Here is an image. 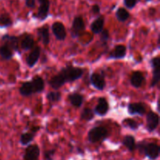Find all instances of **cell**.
Returning a JSON list of instances; mask_svg holds the SVG:
<instances>
[{
  "instance_id": "cell-1",
  "label": "cell",
  "mask_w": 160,
  "mask_h": 160,
  "mask_svg": "<svg viewBox=\"0 0 160 160\" xmlns=\"http://www.w3.org/2000/svg\"><path fill=\"white\" fill-rule=\"evenodd\" d=\"M136 148L151 160L157 159L160 155L159 145L153 142H141L138 145L136 144Z\"/></svg>"
},
{
  "instance_id": "cell-2",
  "label": "cell",
  "mask_w": 160,
  "mask_h": 160,
  "mask_svg": "<svg viewBox=\"0 0 160 160\" xmlns=\"http://www.w3.org/2000/svg\"><path fill=\"white\" fill-rule=\"evenodd\" d=\"M59 73L62 75L66 83H70L73 82L81 78L84 74V70L78 67H73V66H67L63 69H62Z\"/></svg>"
},
{
  "instance_id": "cell-3",
  "label": "cell",
  "mask_w": 160,
  "mask_h": 160,
  "mask_svg": "<svg viewBox=\"0 0 160 160\" xmlns=\"http://www.w3.org/2000/svg\"><path fill=\"white\" fill-rule=\"evenodd\" d=\"M107 129L104 127H95L92 128L88 134V139L91 143H97L100 141L105 140L108 137Z\"/></svg>"
},
{
  "instance_id": "cell-4",
  "label": "cell",
  "mask_w": 160,
  "mask_h": 160,
  "mask_svg": "<svg viewBox=\"0 0 160 160\" xmlns=\"http://www.w3.org/2000/svg\"><path fill=\"white\" fill-rule=\"evenodd\" d=\"M151 65L153 69V78L151 87H155L159 84L160 81V59L159 56L152 59Z\"/></svg>"
},
{
  "instance_id": "cell-5",
  "label": "cell",
  "mask_w": 160,
  "mask_h": 160,
  "mask_svg": "<svg viewBox=\"0 0 160 160\" xmlns=\"http://www.w3.org/2000/svg\"><path fill=\"white\" fill-rule=\"evenodd\" d=\"M85 28L84 20L81 17H76L72 23L71 35L73 38H77L80 35L81 32H83Z\"/></svg>"
},
{
  "instance_id": "cell-6",
  "label": "cell",
  "mask_w": 160,
  "mask_h": 160,
  "mask_svg": "<svg viewBox=\"0 0 160 160\" xmlns=\"http://www.w3.org/2000/svg\"><path fill=\"white\" fill-rule=\"evenodd\" d=\"M40 156V148L37 145H28L23 155V160H38Z\"/></svg>"
},
{
  "instance_id": "cell-7",
  "label": "cell",
  "mask_w": 160,
  "mask_h": 160,
  "mask_svg": "<svg viewBox=\"0 0 160 160\" xmlns=\"http://www.w3.org/2000/svg\"><path fill=\"white\" fill-rule=\"evenodd\" d=\"M147 126L146 128L149 132H152L159 124V117L157 113L154 112H149L147 114L146 117Z\"/></svg>"
},
{
  "instance_id": "cell-8",
  "label": "cell",
  "mask_w": 160,
  "mask_h": 160,
  "mask_svg": "<svg viewBox=\"0 0 160 160\" xmlns=\"http://www.w3.org/2000/svg\"><path fill=\"white\" fill-rule=\"evenodd\" d=\"M90 83L95 88L102 91L106 87V80L103 75L94 73L90 77Z\"/></svg>"
},
{
  "instance_id": "cell-9",
  "label": "cell",
  "mask_w": 160,
  "mask_h": 160,
  "mask_svg": "<svg viewBox=\"0 0 160 160\" xmlns=\"http://www.w3.org/2000/svg\"><path fill=\"white\" fill-rule=\"evenodd\" d=\"M52 33L54 34L56 39L59 41H63L67 38V31L65 27L61 22H55L52 26Z\"/></svg>"
},
{
  "instance_id": "cell-10",
  "label": "cell",
  "mask_w": 160,
  "mask_h": 160,
  "mask_svg": "<svg viewBox=\"0 0 160 160\" xmlns=\"http://www.w3.org/2000/svg\"><path fill=\"white\" fill-rule=\"evenodd\" d=\"M109 108V103H108L107 100L103 97H101L98 99V103H97V106H95L94 112L98 116L103 117L107 114Z\"/></svg>"
},
{
  "instance_id": "cell-11",
  "label": "cell",
  "mask_w": 160,
  "mask_h": 160,
  "mask_svg": "<svg viewBox=\"0 0 160 160\" xmlns=\"http://www.w3.org/2000/svg\"><path fill=\"white\" fill-rule=\"evenodd\" d=\"M41 55V48L40 47L37 46L29 53L28 56H27L26 62L27 64L29 67L32 68L34 65L38 62L39 58H40Z\"/></svg>"
},
{
  "instance_id": "cell-12",
  "label": "cell",
  "mask_w": 160,
  "mask_h": 160,
  "mask_svg": "<svg viewBox=\"0 0 160 160\" xmlns=\"http://www.w3.org/2000/svg\"><path fill=\"white\" fill-rule=\"evenodd\" d=\"M128 110L131 115L143 116L145 113V112H146L145 105L141 102L131 103L128 106Z\"/></svg>"
},
{
  "instance_id": "cell-13",
  "label": "cell",
  "mask_w": 160,
  "mask_h": 160,
  "mask_svg": "<svg viewBox=\"0 0 160 160\" xmlns=\"http://www.w3.org/2000/svg\"><path fill=\"white\" fill-rule=\"evenodd\" d=\"M127 48L124 45H119L114 48V49L109 53V59H123L126 56Z\"/></svg>"
},
{
  "instance_id": "cell-14",
  "label": "cell",
  "mask_w": 160,
  "mask_h": 160,
  "mask_svg": "<svg viewBox=\"0 0 160 160\" xmlns=\"http://www.w3.org/2000/svg\"><path fill=\"white\" fill-rule=\"evenodd\" d=\"M2 40L5 42L4 44L7 45L12 50L18 51V39L16 36L4 34L2 37Z\"/></svg>"
},
{
  "instance_id": "cell-15",
  "label": "cell",
  "mask_w": 160,
  "mask_h": 160,
  "mask_svg": "<svg viewBox=\"0 0 160 160\" xmlns=\"http://www.w3.org/2000/svg\"><path fill=\"white\" fill-rule=\"evenodd\" d=\"M48 84L51 86V88L57 90V89L60 88L61 87H62L66 84V81L63 77H62V75L60 73H59L57 75L51 78Z\"/></svg>"
},
{
  "instance_id": "cell-16",
  "label": "cell",
  "mask_w": 160,
  "mask_h": 160,
  "mask_svg": "<svg viewBox=\"0 0 160 160\" xmlns=\"http://www.w3.org/2000/svg\"><path fill=\"white\" fill-rule=\"evenodd\" d=\"M49 7H50V2L48 0L44 2L40 3V6L38 10L37 17L40 19L41 20H44L46 19L47 16H48V12H49Z\"/></svg>"
},
{
  "instance_id": "cell-17",
  "label": "cell",
  "mask_w": 160,
  "mask_h": 160,
  "mask_svg": "<svg viewBox=\"0 0 160 160\" xmlns=\"http://www.w3.org/2000/svg\"><path fill=\"white\" fill-rule=\"evenodd\" d=\"M143 74L140 71H135L132 73L131 78V84L134 88H140L144 83Z\"/></svg>"
},
{
  "instance_id": "cell-18",
  "label": "cell",
  "mask_w": 160,
  "mask_h": 160,
  "mask_svg": "<svg viewBox=\"0 0 160 160\" xmlns=\"http://www.w3.org/2000/svg\"><path fill=\"white\" fill-rule=\"evenodd\" d=\"M33 86L34 93H40L45 88V82L42 78L39 76H35L33 78L32 81H31Z\"/></svg>"
},
{
  "instance_id": "cell-19",
  "label": "cell",
  "mask_w": 160,
  "mask_h": 160,
  "mask_svg": "<svg viewBox=\"0 0 160 160\" xmlns=\"http://www.w3.org/2000/svg\"><path fill=\"white\" fill-rule=\"evenodd\" d=\"M105 20L102 17H99L93 21V23L91 25V30L94 34H99L104 28Z\"/></svg>"
},
{
  "instance_id": "cell-20",
  "label": "cell",
  "mask_w": 160,
  "mask_h": 160,
  "mask_svg": "<svg viewBox=\"0 0 160 160\" xmlns=\"http://www.w3.org/2000/svg\"><path fill=\"white\" fill-rule=\"evenodd\" d=\"M68 98L70 104L76 108L81 107L83 102H84V97L79 93L71 94V95H69Z\"/></svg>"
},
{
  "instance_id": "cell-21",
  "label": "cell",
  "mask_w": 160,
  "mask_h": 160,
  "mask_svg": "<svg viewBox=\"0 0 160 160\" xmlns=\"http://www.w3.org/2000/svg\"><path fill=\"white\" fill-rule=\"evenodd\" d=\"M122 144L124 145L130 152H134L136 149L135 138L132 135H127L123 138Z\"/></svg>"
},
{
  "instance_id": "cell-22",
  "label": "cell",
  "mask_w": 160,
  "mask_h": 160,
  "mask_svg": "<svg viewBox=\"0 0 160 160\" xmlns=\"http://www.w3.org/2000/svg\"><path fill=\"white\" fill-rule=\"evenodd\" d=\"M38 34L39 38L41 39V41H42V42L44 45H48L50 41V37L48 27L45 26L43 27V28H39L38 31Z\"/></svg>"
},
{
  "instance_id": "cell-23",
  "label": "cell",
  "mask_w": 160,
  "mask_h": 160,
  "mask_svg": "<svg viewBox=\"0 0 160 160\" xmlns=\"http://www.w3.org/2000/svg\"><path fill=\"white\" fill-rule=\"evenodd\" d=\"M20 93L22 96H30L32 95L34 92V89H33V86L31 84V82L27 81L22 84V85L20 88Z\"/></svg>"
},
{
  "instance_id": "cell-24",
  "label": "cell",
  "mask_w": 160,
  "mask_h": 160,
  "mask_svg": "<svg viewBox=\"0 0 160 160\" xmlns=\"http://www.w3.org/2000/svg\"><path fill=\"white\" fill-rule=\"evenodd\" d=\"M0 56L4 60H9L13 56V53L12 49L7 45L4 44L0 46Z\"/></svg>"
},
{
  "instance_id": "cell-25",
  "label": "cell",
  "mask_w": 160,
  "mask_h": 160,
  "mask_svg": "<svg viewBox=\"0 0 160 160\" xmlns=\"http://www.w3.org/2000/svg\"><path fill=\"white\" fill-rule=\"evenodd\" d=\"M34 46V40L31 35H26L21 41V47L23 50L31 49Z\"/></svg>"
},
{
  "instance_id": "cell-26",
  "label": "cell",
  "mask_w": 160,
  "mask_h": 160,
  "mask_svg": "<svg viewBox=\"0 0 160 160\" xmlns=\"http://www.w3.org/2000/svg\"><path fill=\"white\" fill-rule=\"evenodd\" d=\"M116 17H117L119 21L124 22L129 19L130 13L124 8H119L117 10V12H116Z\"/></svg>"
},
{
  "instance_id": "cell-27",
  "label": "cell",
  "mask_w": 160,
  "mask_h": 160,
  "mask_svg": "<svg viewBox=\"0 0 160 160\" xmlns=\"http://www.w3.org/2000/svg\"><path fill=\"white\" fill-rule=\"evenodd\" d=\"M12 24V20L9 14L2 13L0 15V28H4L10 27Z\"/></svg>"
},
{
  "instance_id": "cell-28",
  "label": "cell",
  "mask_w": 160,
  "mask_h": 160,
  "mask_svg": "<svg viewBox=\"0 0 160 160\" xmlns=\"http://www.w3.org/2000/svg\"><path fill=\"white\" fill-rule=\"evenodd\" d=\"M34 134H31V133H23L20 136V142L22 145H28L34 140Z\"/></svg>"
},
{
  "instance_id": "cell-29",
  "label": "cell",
  "mask_w": 160,
  "mask_h": 160,
  "mask_svg": "<svg viewBox=\"0 0 160 160\" xmlns=\"http://www.w3.org/2000/svg\"><path fill=\"white\" fill-rule=\"evenodd\" d=\"M94 117H95V112L92 109H89V108L84 109V110L82 111L81 114V118L85 121H90V120H93Z\"/></svg>"
},
{
  "instance_id": "cell-30",
  "label": "cell",
  "mask_w": 160,
  "mask_h": 160,
  "mask_svg": "<svg viewBox=\"0 0 160 160\" xmlns=\"http://www.w3.org/2000/svg\"><path fill=\"white\" fill-rule=\"evenodd\" d=\"M46 98L51 102H56L60 101L62 95L59 92H50L49 93L47 94Z\"/></svg>"
},
{
  "instance_id": "cell-31",
  "label": "cell",
  "mask_w": 160,
  "mask_h": 160,
  "mask_svg": "<svg viewBox=\"0 0 160 160\" xmlns=\"http://www.w3.org/2000/svg\"><path fill=\"white\" fill-rule=\"evenodd\" d=\"M123 124L125 125L126 127L129 128L130 129L133 130V131H136L138 129L139 124L133 119H126L123 121Z\"/></svg>"
},
{
  "instance_id": "cell-32",
  "label": "cell",
  "mask_w": 160,
  "mask_h": 160,
  "mask_svg": "<svg viewBox=\"0 0 160 160\" xmlns=\"http://www.w3.org/2000/svg\"><path fill=\"white\" fill-rule=\"evenodd\" d=\"M55 153H56V149L52 148V149L48 150L45 151L44 153V157L45 160H53V156H54Z\"/></svg>"
},
{
  "instance_id": "cell-33",
  "label": "cell",
  "mask_w": 160,
  "mask_h": 160,
  "mask_svg": "<svg viewBox=\"0 0 160 160\" xmlns=\"http://www.w3.org/2000/svg\"><path fill=\"white\" fill-rule=\"evenodd\" d=\"M125 6L128 9H133L137 5L138 0H123Z\"/></svg>"
},
{
  "instance_id": "cell-34",
  "label": "cell",
  "mask_w": 160,
  "mask_h": 160,
  "mask_svg": "<svg viewBox=\"0 0 160 160\" xmlns=\"http://www.w3.org/2000/svg\"><path fill=\"white\" fill-rule=\"evenodd\" d=\"M101 40L102 42H106L109 39V32L108 30H102L101 31Z\"/></svg>"
},
{
  "instance_id": "cell-35",
  "label": "cell",
  "mask_w": 160,
  "mask_h": 160,
  "mask_svg": "<svg viewBox=\"0 0 160 160\" xmlns=\"http://www.w3.org/2000/svg\"><path fill=\"white\" fill-rule=\"evenodd\" d=\"M92 13L95 14V15H97V14H99V12H100L99 6L97 4L94 5V6L92 7Z\"/></svg>"
},
{
  "instance_id": "cell-36",
  "label": "cell",
  "mask_w": 160,
  "mask_h": 160,
  "mask_svg": "<svg viewBox=\"0 0 160 160\" xmlns=\"http://www.w3.org/2000/svg\"><path fill=\"white\" fill-rule=\"evenodd\" d=\"M25 2L28 8H34L35 6V0H25Z\"/></svg>"
},
{
  "instance_id": "cell-37",
  "label": "cell",
  "mask_w": 160,
  "mask_h": 160,
  "mask_svg": "<svg viewBox=\"0 0 160 160\" xmlns=\"http://www.w3.org/2000/svg\"><path fill=\"white\" fill-rule=\"evenodd\" d=\"M39 129H40V128H39V127H37V128H33L32 129H31V131H32L33 133H35V132H37Z\"/></svg>"
},
{
  "instance_id": "cell-38",
  "label": "cell",
  "mask_w": 160,
  "mask_h": 160,
  "mask_svg": "<svg viewBox=\"0 0 160 160\" xmlns=\"http://www.w3.org/2000/svg\"><path fill=\"white\" fill-rule=\"evenodd\" d=\"M45 1H47V0H38V2L40 3H42V2H45Z\"/></svg>"
},
{
  "instance_id": "cell-39",
  "label": "cell",
  "mask_w": 160,
  "mask_h": 160,
  "mask_svg": "<svg viewBox=\"0 0 160 160\" xmlns=\"http://www.w3.org/2000/svg\"><path fill=\"white\" fill-rule=\"evenodd\" d=\"M146 1H151V0H146Z\"/></svg>"
},
{
  "instance_id": "cell-40",
  "label": "cell",
  "mask_w": 160,
  "mask_h": 160,
  "mask_svg": "<svg viewBox=\"0 0 160 160\" xmlns=\"http://www.w3.org/2000/svg\"><path fill=\"white\" fill-rule=\"evenodd\" d=\"M0 160H1V159H0Z\"/></svg>"
}]
</instances>
